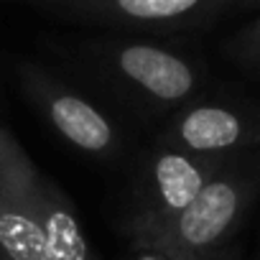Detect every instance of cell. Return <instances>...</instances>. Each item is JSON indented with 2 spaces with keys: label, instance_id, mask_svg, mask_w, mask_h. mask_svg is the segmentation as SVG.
Instances as JSON below:
<instances>
[{
  "label": "cell",
  "instance_id": "6da1fadb",
  "mask_svg": "<svg viewBox=\"0 0 260 260\" xmlns=\"http://www.w3.org/2000/svg\"><path fill=\"white\" fill-rule=\"evenodd\" d=\"M72 64L138 115H171L207 94V67L181 49L146 39H94L74 49Z\"/></svg>",
  "mask_w": 260,
  "mask_h": 260
},
{
  "label": "cell",
  "instance_id": "7a4b0ae2",
  "mask_svg": "<svg viewBox=\"0 0 260 260\" xmlns=\"http://www.w3.org/2000/svg\"><path fill=\"white\" fill-rule=\"evenodd\" d=\"M257 197L260 148L232 156L181 214L133 245L153 247L171 260H204L232 245L235 232Z\"/></svg>",
  "mask_w": 260,
  "mask_h": 260
},
{
  "label": "cell",
  "instance_id": "3957f363",
  "mask_svg": "<svg viewBox=\"0 0 260 260\" xmlns=\"http://www.w3.org/2000/svg\"><path fill=\"white\" fill-rule=\"evenodd\" d=\"M230 158L232 156H197L153 143L136 164L130 181V204L122 222L130 242H138L181 214Z\"/></svg>",
  "mask_w": 260,
  "mask_h": 260
},
{
  "label": "cell",
  "instance_id": "277c9868",
  "mask_svg": "<svg viewBox=\"0 0 260 260\" xmlns=\"http://www.w3.org/2000/svg\"><path fill=\"white\" fill-rule=\"evenodd\" d=\"M156 143L197 156H240L260 148V102L202 94L171 112Z\"/></svg>",
  "mask_w": 260,
  "mask_h": 260
},
{
  "label": "cell",
  "instance_id": "5b68a950",
  "mask_svg": "<svg viewBox=\"0 0 260 260\" xmlns=\"http://www.w3.org/2000/svg\"><path fill=\"white\" fill-rule=\"evenodd\" d=\"M18 82L39 115L77 151L92 158L117 156L122 148L120 127L89 97L34 61L18 64Z\"/></svg>",
  "mask_w": 260,
  "mask_h": 260
},
{
  "label": "cell",
  "instance_id": "8992f818",
  "mask_svg": "<svg viewBox=\"0 0 260 260\" xmlns=\"http://www.w3.org/2000/svg\"><path fill=\"white\" fill-rule=\"evenodd\" d=\"M237 0H72L61 16L115 31L186 34L212 26Z\"/></svg>",
  "mask_w": 260,
  "mask_h": 260
},
{
  "label": "cell",
  "instance_id": "52a82bcc",
  "mask_svg": "<svg viewBox=\"0 0 260 260\" xmlns=\"http://www.w3.org/2000/svg\"><path fill=\"white\" fill-rule=\"evenodd\" d=\"M39 174L13 130L0 125V250L13 260H46L36 219Z\"/></svg>",
  "mask_w": 260,
  "mask_h": 260
},
{
  "label": "cell",
  "instance_id": "ba28073f",
  "mask_svg": "<svg viewBox=\"0 0 260 260\" xmlns=\"http://www.w3.org/2000/svg\"><path fill=\"white\" fill-rule=\"evenodd\" d=\"M36 219L46 260H100L92 252L72 199L46 174L36 179Z\"/></svg>",
  "mask_w": 260,
  "mask_h": 260
},
{
  "label": "cell",
  "instance_id": "9c48e42d",
  "mask_svg": "<svg viewBox=\"0 0 260 260\" xmlns=\"http://www.w3.org/2000/svg\"><path fill=\"white\" fill-rule=\"evenodd\" d=\"M222 54L242 72L260 77V16L224 39Z\"/></svg>",
  "mask_w": 260,
  "mask_h": 260
},
{
  "label": "cell",
  "instance_id": "30bf717a",
  "mask_svg": "<svg viewBox=\"0 0 260 260\" xmlns=\"http://www.w3.org/2000/svg\"><path fill=\"white\" fill-rule=\"evenodd\" d=\"M204 260H240V247L237 245H227V247H222L219 252H214V255H209Z\"/></svg>",
  "mask_w": 260,
  "mask_h": 260
},
{
  "label": "cell",
  "instance_id": "8fae6325",
  "mask_svg": "<svg viewBox=\"0 0 260 260\" xmlns=\"http://www.w3.org/2000/svg\"><path fill=\"white\" fill-rule=\"evenodd\" d=\"M26 3H34V6H41V8H49V11H56L61 13L72 0H26Z\"/></svg>",
  "mask_w": 260,
  "mask_h": 260
},
{
  "label": "cell",
  "instance_id": "7c38bea8",
  "mask_svg": "<svg viewBox=\"0 0 260 260\" xmlns=\"http://www.w3.org/2000/svg\"><path fill=\"white\" fill-rule=\"evenodd\" d=\"M138 252H136V257L133 260H171V257H166L164 252H158V250H153V247H136Z\"/></svg>",
  "mask_w": 260,
  "mask_h": 260
},
{
  "label": "cell",
  "instance_id": "4fadbf2b",
  "mask_svg": "<svg viewBox=\"0 0 260 260\" xmlns=\"http://www.w3.org/2000/svg\"><path fill=\"white\" fill-rule=\"evenodd\" d=\"M240 8H260V0H237Z\"/></svg>",
  "mask_w": 260,
  "mask_h": 260
},
{
  "label": "cell",
  "instance_id": "5bb4252c",
  "mask_svg": "<svg viewBox=\"0 0 260 260\" xmlns=\"http://www.w3.org/2000/svg\"><path fill=\"white\" fill-rule=\"evenodd\" d=\"M0 260H13V257H11V255H6L3 250H0Z\"/></svg>",
  "mask_w": 260,
  "mask_h": 260
}]
</instances>
